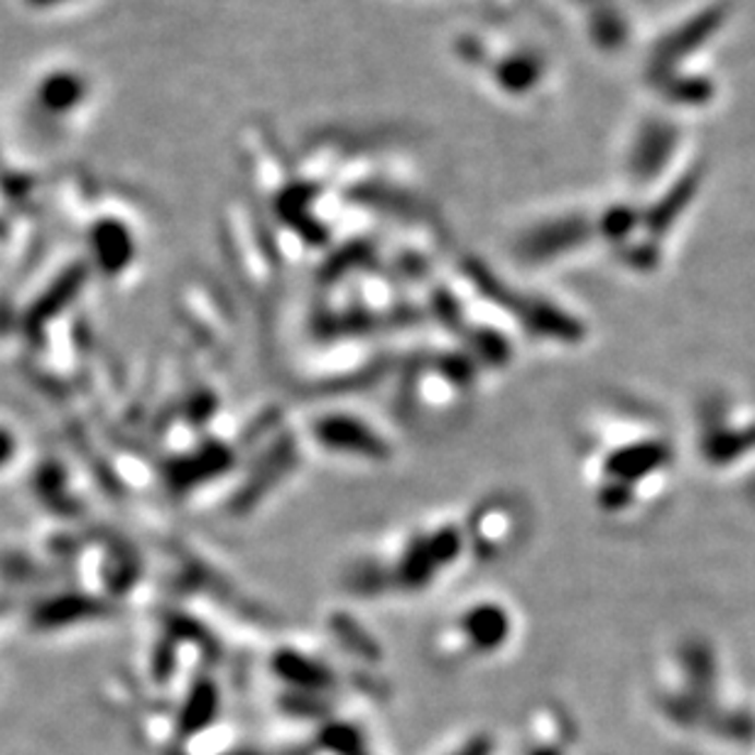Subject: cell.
Instances as JSON below:
<instances>
[{"label":"cell","mask_w":755,"mask_h":755,"mask_svg":"<svg viewBox=\"0 0 755 755\" xmlns=\"http://www.w3.org/2000/svg\"><path fill=\"white\" fill-rule=\"evenodd\" d=\"M471 554L476 562H499L520 548L530 530V515L525 503L513 493H491L466 513Z\"/></svg>","instance_id":"5"},{"label":"cell","mask_w":755,"mask_h":755,"mask_svg":"<svg viewBox=\"0 0 755 755\" xmlns=\"http://www.w3.org/2000/svg\"><path fill=\"white\" fill-rule=\"evenodd\" d=\"M464 518L454 513H436L385 532L351 562L349 582L353 589L400 596L432 591L450 579L464 560H474L469 525Z\"/></svg>","instance_id":"3"},{"label":"cell","mask_w":755,"mask_h":755,"mask_svg":"<svg viewBox=\"0 0 755 755\" xmlns=\"http://www.w3.org/2000/svg\"><path fill=\"white\" fill-rule=\"evenodd\" d=\"M314 442L324 454L344 462L383 464L393 454L385 434L369 422V417L349 410H324L310 427Z\"/></svg>","instance_id":"6"},{"label":"cell","mask_w":755,"mask_h":755,"mask_svg":"<svg viewBox=\"0 0 755 755\" xmlns=\"http://www.w3.org/2000/svg\"><path fill=\"white\" fill-rule=\"evenodd\" d=\"M518 638V615L499 596H476L456 606L430 635V655L444 668L495 660Z\"/></svg>","instance_id":"4"},{"label":"cell","mask_w":755,"mask_h":755,"mask_svg":"<svg viewBox=\"0 0 755 755\" xmlns=\"http://www.w3.org/2000/svg\"><path fill=\"white\" fill-rule=\"evenodd\" d=\"M452 64L483 98L513 111H535L558 98L564 69L538 29L508 13L481 15L450 43Z\"/></svg>","instance_id":"2"},{"label":"cell","mask_w":755,"mask_h":755,"mask_svg":"<svg viewBox=\"0 0 755 755\" xmlns=\"http://www.w3.org/2000/svg\"><path fill=\"white\" fill-rule=\"evenodd\" d=\"M579 456L594 508L615 523L658 511L678 466L668 424L633 397H609L586 412Z\"/></svg>","instance_id":"1"},{"label":"cell","mask_w":755,"mask_h":755,"mask_svg":"<svg viewBox=\"0 0 755 755\" xmlns=\"http://www.w3.org/2000/svg\"><path fill=\"white\" fill-rule=\"evenodd\" d=\"M420 3H456L476 10V17L508 13L515 8V0H420Z\"/></svg>","instance_id":"8"},{"label":"cell","mask_w":755,"mask_h":755,"mask_svg":"<svg viewBox=\"0 0 755 755\" xmlns=\"http://www.w3.org/2000/svg\"><path fill=\"white\" fill-rule=\"evenodd\" d=\"M432 755H511V746L486 727H471L446 739Z\"/></svg>","instance_id":"7"}]
</instances>
